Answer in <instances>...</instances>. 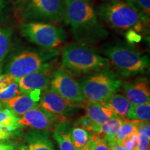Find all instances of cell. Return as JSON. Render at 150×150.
<instances>
[{"label":"cell","mask_w":150,"mask_h":150,"mask_svg":"<svg viewBox=\"0 0 150 150\" xmlns=\"http://www.w3.org/2000/svg\"><path fill=\"white\" fill-rule=\"evenodd\" d=\"M63 20L70 26L76 42L96 44L108 35L90 0H64Z\"/></svg>","instance_id":"obj_1"},{"label":"cell","mask_w":150,"mask_h":150,"mask_svg":"<svg viewBox=\"0 0 150 150\" xmlns=\"http://www.w3.org/2000/svg\"><path fill=\"white\" fill-rule=\"evenodd\" d=\"M110 63L89 45L72 43L63 48L61 56L62 69L70 74L81 75L109 70Z\"/></svg>","instance_id":"obj_2"},{"label":"cell","mask_w":150,"mask_h":150,"mask_svg":"<svg viewBox=\"0 0 150 150\" xmlns=\"http://www.w3.org/2000/svg\"><path fill=\"white\" fill-rule=\"evenodd\" d=\"M97 14L108 26L117 31L142 32L147 23L137 9L124 0H107L98 7Z\"/></svg>","instance_id":"obj_3"},{"label":"cell","mask_w":150,"mask_h":150,"mask_svg":"<svg viewBox=\"0 0 150 150\" xmlns=\"http://www.w3.org/2000/svg\"><path fill=\"white\" fill-rule=\"evenodd\" d=\"M102 52L110 63L124 77L136 76L148 73L149 71V59L131 45L117 43L108 45Z\"/></svg>","instance_id":"obj_4"},{"label":"cell","mask_w":150,"mask_h":150,"mask_svg":"<svg viewBox=\"0 0 150 150\" xmlns=\"http://www.w3.org/2000/svg\"><path fill=\"white\" fill-rule=\"evenodd\" d=\"M122 83L113 72L106 70L86 76L80 85L86 100L103 103L120 91Z\"/></svg>","instance_id":"obj_5"},{"label":"cell","mask_w":150,"mask_h":150,"mask_svg":"<svg viewBox=\"0 0 150 150\" xmlns=\"http://www.w3.org/2000/svg\"><path fill=\"white\" fill-rule=\"evenodd\" d=\"M20 32L29 42L43 50H55L66 40L64 30L47 22H26L21 26Z\"/></svg>","instance_id":"obj_6"},{"label":"cell","mask_w":150,"mask_h":150,"mask_svg":"<svg viewBox=\"0 0 150 150\" xmlns=\"http://www.w3.org/2000/svg\"><path fill=\"white\" fill-rule=\"evenodd\" d=\"M59 54L56 50H25L14 56L6 65L5 73L17 79L36 71Z\"/></svg>","instance_id":"obj_7"},{"label":"cell","mask_w":150,"mask_h":150,"mask_svg":"<svg viewBox=\"0 0 150 150\" xmlns=\"http://www.w3.org/2000/svg\"><path fill=\"white\" fill-rule=\"evenodd\" d=\"M22 10V18L28 21L60 22L63 20L64 0H29Z\"/></svg>","instance_id":"obj_8"},{"label":"cell","mask_w":150,"mask_h":150,"mask_svg":"<svg viewBox=\"0 0 150 150\" xmlns=\"http://www.w3.org/2000/svg\"><path fill=\"white\" fill-rule=\"evenodd\" d=\"M50 86L72 104L83 106L86 102L80 83L62 68L53 71Z\"/></svg>","instance_id":"obj_9"},{"label":"cell","mask_w":150,"mask_h":150,"mask_svg":"<svg viewBox=\"0 0 150 150\" xmlns=\"http://www.w3.org/2000/svg\"><path fill=\"white\" fill-rule=\"evenodd\" d=\"M66 122V117L50 112L39 104L19 118L20 126L31 127L39 131H54L61 124Z\"/></svg>","instance_id":"obj_10"},{"label":"cell","mask_w":150,"mask_h":150,"mask_svg":"<svg viewBox=\"0 0 150 150\" xmlns=\"http://www.w3.org/2000/svg\"><path fill=\"white\" fill-rule=\"evenodd\" d=\"M40 104L50 112L65 117L74 115L83 108L81 105L68 102L50 86L41 93Z\"/></svg>","instance_id":"obj_11"},{"label":"cell","mask_w":150,"mask_h":150,"mask_svg":"<svg viewBox=\"0 0 150 150\" xmlns=\"http://www.w3.org/2000/svg\"><path fill=\"white\" fill-rule=\"evenodd\" d=\"M53 67L52 63L48 62L36 71L18 79L17 81L21 93L29 94L45 91L50 84Z\"/></svg>","instance_id":"obj_12"},{"label":"cell","mask_w":150,"mask_h":150,"mask_svg":"<svg viewBox=\"0 0 150 150\" xmlns=\"http://www.w3.org/2000/svg\"><path fill=\"white\" fill-rule=\"evenodd\" d=\"M132 105L150 102V90L147 79L140 78L122 83L120 89Z\"/></svg>","instance_id":"obj_13"},{"label":"cell","mask_w":150,"mask_h":150,"mask_svg":"<svg viewBox=\"0 0 150 150\" xmlns=\"http://www.w3.org/2000/svg\"><path fill=\"white\" fill-rule=\"evenodd\" d=\"M41 93L40 91H34L29 94L22 93L3 102L18 117H22L26 112L38 106Z\"/></svg>","instance_id":"obj_14"},{"label":"cell","mask_w":150,"mask_h":150,"mask_svg":"<svg viewBox=\"0 0 150 150\" xmlns=\"http://www.w3.org/2000/svg\"><path fill=\"white\" fill-rule=\"evenodd\" d=\"M83 108L85 109V115L93 125H102L112 116L115 115L108 107L102 103L86 101Z\"/></svg>","instance_id":"obj_15"},{"label":"cell","mask_w":150,"mask_h":150,"mask_svg":"<svg viewBox=\"0 0 150 150\" xmlns=\"http://www.w3.org/2000/svg\"><path fill=\"white\" fill-rule=\"evenodd\" d=\"M29 150H56L47 131H31L26 135Z\"/></svg>","instance_id":"obj_16"},{"label":"cell","mask_w":150,"mask_h":150,"mask_svg":"<svg viewBox=\"0 0 150 150\" xmlns=\"http://www.w3.org/2000/svg\"><path fill=\"white\" fill-rule=\"evenodd\" d=\"M124 120L125 119L119 116L114 115L102 125L94 126L91 132L96 134L100 138H104L106 141L108 142L112 138H113L116 133L117 132Z\"/></svg>","instance_id":"obj_17"},{"label":"cell","mask_w":150,"mask_h":150,"mask_svg":"<svg viewBox=\"0 0 150 150\" xmlns=\"http://www.w3.org/2000/svg\"><path fill=\"white\" fill-rule=\"evenodd\" d=\"M108 107L114 115L125 119L126 115L130 108L131 104L125 95L114 93L105 102L102 103Z\"/></svg>","instance_id":"obj_18"},{"label":"cell","mask_w":150,"mask_h":150,"mask_svg":"<svg viewBox=\"0 0 150 150\" xmlns=\"http://www.w3.org/2000/svg\"><path fill=\"white\" fill-rule=\"evenodd\" d=\"M19 118L10 108L0 104V131L13 134L20 127Z\"/></svg>","instance_id":"obj_19"},{"label":"cell","mask_w":150,"mask_h":150,"mask_svg":"<svg viewBox=\"0 0 150 150\" xmlns=\"http://www.w3.org/2000/svg\"><path fill=\"white\" fill-rule=\"evenodd\" d=\"M71 128L70 125L65 122L54 131L53 137L59 144L60 150H76L71 140Z\"/></svg>","instance_id":"obj_20"},{"label":"cell","mask_w":150,"mask_h":150,"mask_svg":"<svg viewBox=\"0 0 150 150\" xmlns=\"http://www.w3.org/2000/svg\"><path fill=\"white\" fill-rule=\"evenodd\" d=\"M12 35L13 30L11 28L0 29V74H1L5 60L11 50Z\"/></svg>","instance_id":"obj_21"},{"label":"cell","mask_w":150,"mask_h":150,"mask_svg":"<svg viewBox=\"0 0 150 150\" xmlns=\"http://www.w3.org/2000/svg\"><path fill=\"white\" fill-rule=\"evenodd\" d=\"M125 119L132 121L149 122L150 102L139 105L131 104Z\"/></svg>","instance_id":"obj_22"},{"label":"cell","mask_w":150,"mask_h":150,"mask_svg":"<svg viewBox=\"0 0 150 150\" xmlns=\"http://www.w3.org/2000/svg\"><path fill=\"white\" fill-rule=\"evenodd\" d=\"M92 136V133L80 127L71 128L70 138L76 150H81L88 143Z\"/></svg>","instance_id":"obj_23"},{"label":"cell","mask_w":150,"mask_h":150,"mask_svg":"<svg viewBox=\"0 0 150 150\" xmlns=\"http://www.w3.org/2000/svg\"><path fill=\"white\" fill-rule=\"evenodd\" d=\"M138 121L128 120H124L122 124L118 129L117 132L110 140L107 142L109 145H111L113 143L121 144L122 140L129 135L137 132V123Z\"/></svg>","instance_id":"obj_24"},{"label":"cell","mask_w":150,"mask_h":150,"mask_svg":"<svg viewBox=\"0 0 150 150\" xmlns=\"http://www.w3.org/2000/svg\"><path fill=\"white\" fill-rule=\"evenodd\" d=\"M131 3L137 9L146 23H149L150 17V0H132Z\"/></svg>","instance_id":"obj_25"},{"label":"cell","mask_w":150,"mask_h":150,"mask_svg":"<svg viewBox=\"0 0 150 150\" xmlns=\"http://www.w3.org/2000/svg\"><path fill=\"white\" fill-rule=\"evenodd\" d=\"M22 93L19 88L18 81L15 82L8 88L0 92V101L5 102L9 99L13 98V97L21 95Z\"/></svg>","instance_id":"obj_26"},{"label":"cell","mask_w":150,"mask_h":150,"mask_svg":"<svg viewBox=\"0 0 150 150\" xmlns=\"http://www.w3.org/2000/svg\"><path fill=\"white\" fill-rule=\"evenodd\" d=\"M138 133H134L129 136H127L126 138L124 139L121 142V145L123 147H125L127 150H133L136 149L137 141H138Z\"/></svg>","instance_id":"obj_27"},{"label":"cell","mask_w":150,"mask_h":150,"mask_svg":"<svg viewBox=\"0 0 150 150\" xmlns=\"http://www.w3.org/2000/svg\"><path fill=\"white\" fill-rule=\"evenodd\" d=\"M93 134V133H92ZM93 144L91 150H110V146L104 138L93 134Z\"/></svg>","instance_id":"obj_28"},{"label":"cell","mask_w":150,"mask_h":150,"mask_svg":"<svg viewBox=\"0 0 150 150\" xmlns=\"http://www.w3.org/2000/svg\"><path fill=\"white\" fill-rule=\"evenodd\" d=\"M18 79L13 76L9 74H0V92L8 88L9 86L16 82Z\"/></svg>","instance_id":"obj_29"},{"label":"cell","mask_w":150,"mask_h":150,"mask_svg":"<svg viewBox=\"0 0 150 150\" xmlns=\"http://www.w3.org/2000/svg\"><path fill=\"white\" fill-rule=\"evenodd\" d=\"M150 136L138 134V141L136 149V150H149Z\"/></svg>","instance_id":"obj_30"},{"label":"cell","mask_w":150,"mask_h":150,"mask_svg":"<svg viewBox=\"0 0 150 150\" xmlns=\"http://www.w3.org/2000/svg\"><path fill=\"white\" fill-rule=\"evenodd\" d=\"M137 133L139 135L150 136L149 122H140L137 123Z\"/></svg>","instance_id":"obj_31"},{"label":"cell","mask_w":150,"mask_h":150,"mask_svg":"<svg viewBox=\"0 0 150 150\" xmlns=\"http://www.w3.org/2000/svg\"><path fill=\"white\" fill-rule=\"evenodd\" d=\"M126 38L131 44V43L140 42L142 39V36L138 33L131 29L127 31V33H126Z\"/></svg>","instance_id":"obj_32"},{"label":"cell","mask_w":150,"mask_h":150,"mask_svg":"<svg viewBox=\"0 0 150 150\" xmlns=\"http://www.w3.org/2000/svg\"><path fill=\"white\" fill-rule=\"evenodd\" d=\"M12 134H13L12 133L0 131V141H1V140L8 139V138L12 136Z\"/></svg>","instance_id":"obj_33"},{"label":"cell","mask_w":150,"mask_h":150,"mask_svg":"<svg viewBox=\"0 0 150 150\" xmlns=\"http://www.w3.org/2000/svg\"><path fill=\"white\" fill-rule=\"evenodd\" d=\"M110 146V150H127L125 147H122L121 144L113 143Z\"/></svg>","instance_id":"obj_34"},{"label":"cell","mask_w":150,"mask_h":150,"mask_svg":"<svg viewBox=\"0 0 150 150\" xmlns=\"http://www.w3.org/2000/svg\"><path fill=\"white\" fill-rule=\"evenodd\" d=\"M13 149V145L10 144L0 143V150H11Z\"/></svg>","instance_id":"obj_35"},{"label":"cell","mask_w":150,"mask_h":150,"mask_svg":"<svg viewBox=\"0 0 150 150\" xmlns=\"http://www.w3.org/2000/svg\"><path fill=\"white\" fill-rule=\"evenodd\" d=\"M93 134H92V136L91 140L88 142V143L86 145L85 147L82 148L81 150H91L92 149V147H93Z\"/></svg>","instance_id":"obj_36"},{"label":"cell","mask_w":150,"mask_h":150,"mask_svg":"<svg viewBox=\"0 0 150 150\" xmlns=\"http://www.w3.org/2000/svg\"><path fill=\"white\" fill-rule=\"evenodd\" d=\"M29 1V0H18V3H17V6H19V8H22Z\"/></svg>","instance_id":"obj_37"},{"label":"cell","mask_w":150,"mask_h":150,"mask_svg":"<svg viewBox=\"0 0 150 150\" xmlns=\"http://www.w3.org/2000/svg\"><path fill=\"white\" fill-rule=\"evenodd\" d=\"M4 5V0H0V11L2 9Z\"/></svg>","instance_id":"obj_38"},{"label":"cell","mask_w":150,"mask_h":150,"mask_svg":"<svg viewBox=\"0 0 150 150\" xmlns=\"http://www.w3.org/2000/svg\"><path fill=\"white\" fill-rule=\"evenodd\" d=\"M19 150H29V147H28V146L24 145V146H22V147L19 149Z\"/></svg>","instance_id":"obj_39"},{"label":"cell","mask_w":150,"mask_h":150,"mask_svg":"<svg viewBox=\"0 0 150 150\" xmlns=\"http://www.w3.org/2000/svg\"><path fill=\"white\" fill-rule=\"evenodd\" d=\"M124 1H132V0H124Z\"/></svg>","instance_id":"obj_40"},{"label":"cell","mask_w":150,"mask_h":150,"mask_svg":"<svg viewBox=\"0 0 150 150\" xmlns=\"http://www.w3.org/2000/svg\"><path fill=\"white\" fill-rule=\"evenodd\" d=\"M11 150H16V149H14V148H13V149H12Z\"/></svg>","instance_id":"obj_41"},{"label":"cell","mask_w":150,"mask_h":150,"mask_svg":"<svg viewBox=\"0 0 150 150\" xmlns=\"http://www.w3.org/2000/svg\"><path fill=\"white\" fill-rule=\"evenodd\" d=\"M133 150H136V149H133Z\"/></svg>","instance_id":"obj_42"}]
</instances>
